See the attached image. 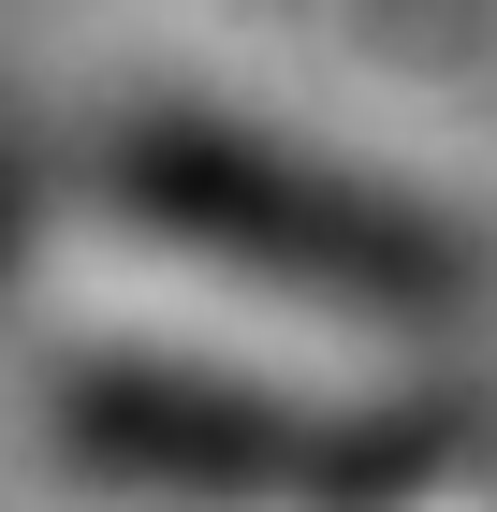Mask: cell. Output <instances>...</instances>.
<instances>
[{
	"label": "cell",
	"instance_id": "obj_2",
	"mask_svg": "<svg viewBox=\"0 0 497 512\" xmlns=\"http://www.w3.org/2000/svg\"><path fill=\"white\" fill-rule=\"evenodd\" d=\"M59 439L117 483H191V498H395L410 483V425H366V410H293V395H249L220 366H161V352H74L44 381Z\"/></svg>",
	"mask_w": 497,
	"mask_h": 512
},
{
	"label": "cell",
	"instance_id": "obj_1",
	"mask_svg": "<svg viewBox=\"0 0 497 512\" xmlns=\"http://www.w3.org/2000/svg\"><path fill=\"white\" fill-rule=\"evenodd\" d=\"M103 176H117L132 220L220 249V264H249V278H293L322 308H366V322H439V308L483 293L468 235H439L424 205L366 191V176H337V161H307V147L220 132V118H132L103 147Z\"/></svg>",
	"mask_w": 497,
	"mask_h": 512
}]
</instances>
